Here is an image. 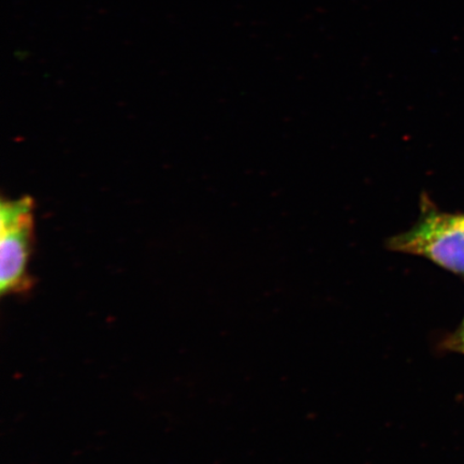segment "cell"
Wrapping results in <instances>:
<instances>
[{
	"mask_svg": "<svg viewBox=\"0 0 464 464\" xmlns=\"http://www.w3.org/2000/svg\"><path fill=\"white\" fill-rule=\"evenodd\" d=\"M394 252L416 255L442 268L464 275V213L439 210L427 197L421 200V216L413 228L388 240Z\"/></svg>",
	"mask_w": 464,
	"mask_h": 464,
	"instance_id": "cell-1",
	"label": "cell"
},
{
	"mask_svg": "<svg viewBox=\"0 0 464 464\" xmlns=\"http://www.w3.org/2000/svg\"><path fill=\"white\" fill-rule=\"evenodd\" d=\"M34 205L31 197L0 205V293L24 295L34 280L28 272L34 240Z\"/></svg>",
	"mask_w": 464,
	"mask_h": 464,
	"instance_id": "cell-2",
	"label": "cell"
},
{
	"mask_svg": "<svg viewBox=\"0 0 464 464\" xmlns=\"http://www.w3.org/2000/svg\"><path fill=\"white\" fill-rule=\"evenodd\" d=\"M446 345L451 351L464 353V318L460 327L450 336Z\"/></svg>",
	"mask_w": 464,
	"mask_h": 464,
	"instance_id": "cell-3",
	"label": "cell"
}]
</instances>
